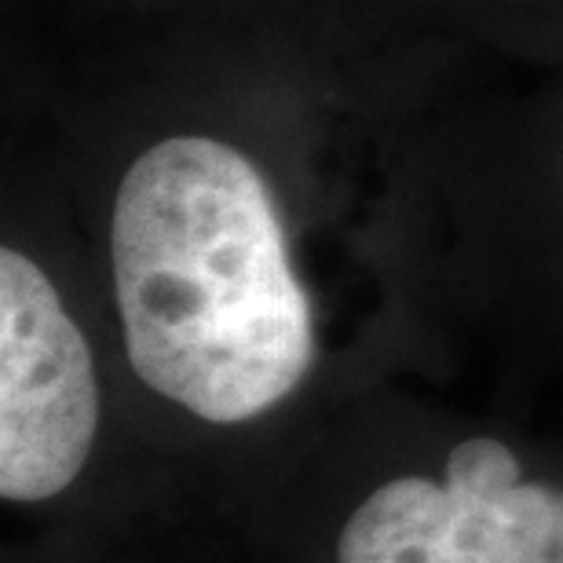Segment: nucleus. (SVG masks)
<instances>
[{
  "mask_svg": "<svg viewBox=\"0 0 563 563\" xmlns=\"http://www.w3.org/2000/svg\"><path fill=\"white\" fill-rule=\"evenodd\" d=\"M110 282L132 374L190 421L253 424L311 374L308 292L261 168L231 143L173 136L129 165Z\"/></svg>",
  "mask_w": 563,
  "mask_h": 563,
  "instance_id": "1",
  "label": "nucleus"
},
{
  "mask_svg": "<svg viewBox=\"0 0 563 563\" xmlns=\"http://www.w3.org/2000/svg\"><path fill=\"white\" fill-rule=\"evenodd\" d=\"M330 563H563V479L531 472L498 435H465L432 468L352 494Z\"/></svg>",
  "mask_w": 563,
  "mask_h": 563,
  "instance_id": "2",
  "label": "nucleus"
},
{
  "mask_svg": "<svg viewBox=\"0 0 563 563\" xmlns=\"http://www.w3.org/2000/svg\"><path fill=\"white\" fill-rule=\"evenodd\" d=\"M103 432L92 344L48 272L0 250V501L48 509L81 487Z\"/></svg>",
  "mask_w": 563,
  "mask_h": 563,
  "instance_id": "3",
  "label": "nucleus"
}]
</instances>
